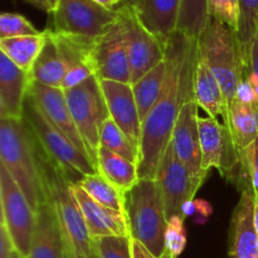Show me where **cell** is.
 Wrapping results in <instances>:
<instances>
[{"instance_id":"1","label":"cell","mask_w":258,"mask_h":258,"mask_svg":"<svg viewBox=\"0 0 258 258\" xmlns=\"http://www.w3.org/2000/svg\"><path fill=\"white\" fill-rule=\"evenodd\" d=\"M198 60V39L176 30L166 43L168 73L163 91L143 122L139 158L140 179L155 180L161 159L171 143L181 107L194 100Z\"/></svg>"},{"instance_id":"2","label":"cell","mask_w":258,"mask_h":258,"mask_svg":"<svg viewBox=\"0 0 258 258\" xmlns=\"http://www.w3.org/2000/svg\"><path fill=\"white\" fill-rule=\"evenodd\" d=\"M0 165L12 175L35 212L49 201L37 144L23 120L0 118Z\"/></svg>"},{"instance_id":"3","label":"cell","mask_w":258,"mask_h":258,"mask_svg":"<svg viewBox=\"0 0 258 258\" xmlns=\"http://www.w3.org/2000/svg\"><path fill=\"white\" fill-rule=\"evenodd\" d=\"M37 148L48 198L54 208L70 258H95L93 238L73 194V183L57 164L43 154L39 146L37 145Z\"/></svg>"},{"instance_id":"4","label":"cell","mask_w":258,"mask_h":258,"mask_svg":"<svg viewBox=\"0 0 258 258\" xmlns=\"http://www.w3.org/2000/svg\"><path fill=\"white\" fill-rule=\"evenodd\" d=\"M125 214L131 238L145 246L155 258L160 257L166 251L168 218L156 180L140 179L125 194Z\"/></svg>"},{"instance_id":"5","label":"cell","mask_w":258,"mask_h":258,"mask_svg":"<svg viewBox=\"0 0 258 258\" xmlns=\"http://www.w3.org/2000/svg\"><path fill=\"white\" fill-rule=\"evenodd\" d=\"M198 45L199 55L216 76L229 110V106L236 100L244 73L236 30L209 18L203 33L198 38Z\"/></svg>"},{"instance_id":"6","label":"cell","mask_w":258,"mask_h":258,"mask_svg":"<svg viewBox=\"0 0 258 258\" xmlns=\"http://www.w3.org/2000/svg\"><path fill=\"white\" fill-rule=\"evenodd\" d=\"M23 121L43 154L57 164L73 184L83 176L98 173L91 159L49 122L29 95L24 103Z\"/></svg>"},{"instance_id":"7","label":"cell","mask_w":258,"mask_h":258,"mask_svg":"<svg viewBox=\"0 0 258 258\" xmlns=\"http://www.w3.org/2000/svg\"><path fill=\"white\" fill-rule=\"evenodd\" d=\"M64 95L88 158L96 166L101 130L105 121L111 117L100 80L92 76L81 85L66 90Z\"/></svg>"},{"instance_id":"8","label":"cell","mask_w":258,"mask_h":258,"mask_svg":"<svg viewBox=\"0 0 258 258\" xmlns=\"http://www.w3.org/2000/svg\"><path fill=\"white\" fill-rule=\"evenodd\" d=\"M117 20V9H108L95 0H58L49 29L58 34L97 39Z\"/></svg>"},{"instance_id":"9","label":"cell","mask_w":258,"mask_h":258,"mask_svg":"<svg viewBox=\"0 0 258 258\" xmlns=\"http://www.w3.org/2000/svg\"><path fill=\"white\" fill-rule=\"evenodd\" d=\"M0 224L7 228L15 252L22 258H28L37 223V212L3 165H0Z\"/></svg>"},{"instance_id":"10","label":"cell","mask_w":258,"mask_h":258,"mask_svg":"<svg viewBox=\"0 0 258 258\" xmlns=\"http://www.w3.org/2000/svg\"><path fill=\"white\" fill-rule=\"evenodd\" d=\"M199 136L203 170L209 173L217 169L227 181L236 185L241 169V151L231 128L216 118L199 116Z\"/></svg>"},{"instance_id":"11","label":"cell","mask_w":258,"mask_h":258,"mask_svg":"<svg viewBox=\"0 0 258 258\" xmlns=\"http://www.w3.org/2000/svg\"><path fill=\"white\" fill-rule=\"evenodd\" d=\"M118 19L122 24L123 33L127 45L128 63H130L131 85L138 82L149 71L165 60L166 43L159 39L156 35L140 22L133 9L122 4L118 8Z\"/></svg>"},{"instance_id":"12","label":"cell","mask_w":258,"mask_h":258,"mask_svg":"<svg viewBox=\"0 0 258 258\" xmlns=\"http://www.w3.org/2000/svg\"><path fill=\"white\" fill-rule=\"evenodd\" d=\"M155 180L160 189L168 221L174 216L185 218V207L191 203L196 193L204 183V180L190 175L176 156L171 143L161 159Z\"/></svg>"},{"instance_id":"13","label":"cell","mask_w":258,"mask_h":258,"mask_svg":"<svg viewBox=\"0 0 258 258\" xmlns=\"http://www.w3.org/2000/svg\"><path fill=\"white\" fill-rule=\"evenodd\" d=\"M91 64L100 81L131 83L127 45L120 19L95 40L91 52Z\"/></svg>"},{"instance_id":"14","label":"cell","mask_w":258,"mask_h":258,"mask_svg":"<svg viewBox=\"0 0 258 258\" xmlns=\"http://www.w3.org/2000/svg\"><path fill=\"white\" fill-rule=\"evenodd\" d=\"M171 145L179 160L191 176L206 180L209 173L203 170L201 136H199V106L196 100L184 103L171 136Z\"/></svg>"},{"instance_id":"15","label":"cell","mask_w":258,"mask_h":258,"mask_svg":"<svg viewBox=\"0 0 258 258\" xmlns=\"http://www.w3.org/2000/svg\"><path fill=\"white\" fill-rule=\"evenodd\" d=\"M110 116L140 153L143 121L131 83L100 81Z\"/></svg>"},{"instance_id":"16","label":"cell","mask_w":258,"mask_h":258,"mask_svg":"<svg viewBox=\"0 0 258 258\" xmlns=\"http://www.w3.org/2000/svg\"><path fill=\"white\" fill-rule=\"evenodd\" d=\"M241 198L231 218L228 237L229 258H258V236L254 228L256 196L251 185L241 190Z\"/></svg>"},{"instance_id":"17","label":"cell","mask_w":258,"mask_h":258,"mask_svg":"<svg viewBox=\"0 0 258 258\" xmlns=\"http://www.w3.org/2000/svg\"><path fill=\"white\" fill-rule=\"evenodd\" d=\"M28 95L37 103V106L40 108L43 115L49 120V122L57 130H59L73 145L77 146L83 154L87 155L86 146L77 127H76L72 113L68 107L64 91L62 88L48 87V86L32 81Z\"/></svg>"},{"instance_id":"18","label":"cell","mask_w":258,"mask_h":258,"mask_svg":"<svg viewBox=\"0 0 258 258\" xmlns=\"http://www.w3.org/2000/svg\"><path fill=\"white\" fill-rule=\"evenodd\" d=\"M32 77L0 54V118L22 121Z\"/></svg>"},{"instance_id":"19","label":"cell","mask_w":258,"mask_h":258,"mask_svg":"<svg viewBox=\"0 0 258 258\" xmlns=\"http://www.w3.org/2000/svg\"><path fill=\"white\" fill-rule=\"evenodd\" d=\"M53 35L66 64L63 91L71 90L95 76L91 64V52L96 39L58 33H53Z\"/></svg>"},{"instance_id":"20","label":"cell","mask_w":258,"mask_h":258,"mask_svg":"<svg viewBox=\"0 0 258 258\" xmlns=\"http://www.w3.org/2000/svg\"><path fill=\"white\" fill-rule=\"evenodd\" d=\"M72 190L92 238L106 236H130L126 214L102 206L72 184Z\"/></svg>"},{"instance_id":"21","label":"cell","mask_w":258,"mask_h":258,"mask_svg":"<svg viewBox=\"0 0 258 258\" xmlns=\"http://www.w3.org/2000/svg\"><path fill=\"white\" fill-rule=\"evenodd\" d=\"M123 4L163 42H168L178 29L181 0H126Z\"/></svg>"},{"instance_id":"22","label":"cell","mask_w":258,"mask_h":258,"mask_svg":"<svg viewBox=\"0 0 258 258\" xmlns=\"http://www.w3.org/2000/svg\"><path fill=\"white\" fill-rule=\"evenodd\" d=\"M28 258H70L50 201L37 211V223Z\"/></svg>"},{"instance_id":"23","label":"cell","mask_w":258,"mask_h":258,"mask_svg":"<svg viewBox=\"0 0 258 258\" xmlns=\"http://www.w3.org/2000/svg\"><path fill=\"white\" fill-rule=\"evenodd\" d=\"M194 100L199 107L208 113L209 117L216 118L228 126V103L216 76L201 55L197 64L194 80Z\"/></svg>"},{"instance_id":"24","label":"cell","mask_w":258,"mask_h":258,"mask_svg":"<svg viewBox=\"0 0 258 258\" xmlns=\"http://www.w3.org/2000/svg\"><path fill=\"white\" fill-rule=\"evenodd\" d=\"M45 30H47V40L30 71V77L32 81L40 85L53 88H62L66 77V64L52 30L49 28Z\"/></svg>"},{"instance_id":"25","label":"cell","mask_w":258,"mask_h":258,"mask_svg":"<svg viewBox=\"0 0 258 258\" xmlns=\"http://www.w3.org/2000/svg\"><path fill=\"white\" fill-rule=\"evenodd\" d=\"M97 171L122 193L130 191L140 180L139 166L115 153L100 148L97 154Z\"/></svg>"},{"instance_id":"26","label":"cell","mask_w":258,"mask_h":258,"mask_svg":"<svg viewBox=\"0 0 258 258\" xmlns=\"http://www.w3.org/2000/svg\"><path fill=\"white\" fill-rule=\"evenodd\" d=\"M228 127L233 135L236 145L239 151L258 140V102L246 103L239 100L229 106Z\"/></svg>"},{"instance_id":"27","label":"cell","mask_w":258,"mask_h":258,"mask_svg":"<svg viewBox=\"0 0 258 258\" xmlns=\"http://www.w3.org/2000/svg\"><path fill=\"white\" fill-rule=\"evenodd\" d=\"M47 40V30L38 35L5 38L0 39V52L7 55L15 66L24 72L30 73L38 55Z\"/></svg>"},{"instance_id":"28","label":"cell","mask_w":258,"mask_h":258,"mask_svg":"<svg viewBox=\"0 0 258 258\" xmlns=\"http://www.w3.org/2000/svg\"><path fill=\"white\" fill-rule=\"evenodd\" d=\"M166 73H168V66H166L165 58V60L159 63L156 67L149 71L144 77H141L138 82L133 85L136 103H138L143 122L160 97L166 80Z\"/></svg>"},{"instance_id":"29","label":"cell","mask_w":258,"mask_h":258,"mask_svg":"<svg viewBox=\"0 0 258 258\" xmlns=\"http://www.w3.org/2000/svg\"><path fill=\"white\" fill-rule=\"evenodd\" d=\"M76 185L80 186L88 197L102 206L125 213V193L103 178L100 173L86 175Z\"/></svg>"},{"instance_id":"30","label":"cell","mask_w":258,"mask_h":258,"mask_svg":"<svg viewBox=\"0 0 258 258\" xmlns=\"http://www.w3.org/2000/svg\"><path fill=\"white\" fill-rule=\"evenodd\" d=\"M239 25L237 30L242 60L247 67L251 57V48L258 32V0H239Z\"/></svg>"},{"instance_id":"31","label":"cell","mask_w":258,"mask_h":258,"mask_svg":"<svg viewBox=\"0 0 258 258\" xmlns=\"http://www.w3.org/2000/svg\"><path fill=\"white\" fill-rule=\"evenodd\" d=\"M207 0H181L178 32L198 39L208 23Z\"/></svg>"},{"instance_id":"32","label":"cell","mask_w":258,"mask_h":258,"mask_svg":"<svg viewBox=\"0 0 258 258\" xmlns=\"http://www.w3.org/2000/svg\"><path fill=\"white\" fill-rule=\"evenodd\" d=\"M100 148L117 154L133 163H136L139 166L140 153L111 117L105 121L102 130H101Z\"/></svg>"},{"instance_id":"33","label":"cell","mask_w":258,"mask_h":258,"mask_svg":"<svg viewBox=\"0 0 258 258\" xmlns=\"http://www.w3.org/2000/svg\"><path fill=\"white\" fill-rule=\"evenodd\" d=\"M96 253L100 258H134L130 236H106L93 238Z\"/></svg>"},{"instance_id":"34","label":"cell","mask_w":258,"mask_h":258,"mask_svg":"<svg viewBox=\"0 0 258 258\" xmlns=\"http://www.w3.org/2000/svg\"><path fill=\"white\" fill-rule=\"evenodd\" d=\"M29 20L20 14L15 13H3L0 15V39L15 37H25V35L40 34Z\"/></svg>"},{"instance_id":"35","label":"cell","mask_w":258,"mask_h":258,"mask_svg":"<svg viewBox=\"0 0 258 258\" xmlns=\"http://www.w3.org/2000/svg\"><path fill=\"white\" fill-rule=\"evenodd\" d=\"M247 185L258 189V140L241 151V169L236 186L239 190Z\"/></svg>"},{"instance_id":"36","label":"cell","mask_w":258,"mask_h":258,"mask_svg":"<svg viewBox=\"0 0 258 258\" xmlns=\"http://www.w3.org/2000/svg\"><path fill=\"white\" fill-rule=\"evenodd\" d=\"M208 17L228 25L233 30H238L239 25V0H207Z\"/></svg>"},{"instance_id":"37","label":"cell","mask_w":258,"mask_h":258,"mask_svg":"<svg viewBox=\"0 0 258 258\" xmlns=\"http://www.w3.org/2000/svg\"><path fill=\"white\" fill-rule=\"evenodd\" d=\"M184 217L174 216L168 221L165 231V248L174 258L183 253L186 246V231Z\"/></svg>"},{"instance_id":"38","label":"cell","mask_w":258,"mask_h":258,"mask_svg":"<svg viewBox=\"0 0 258 258\" xmlns=\"http://www.w3.org/2000/svg\"><path fill=\"white\" fill-rule=\"evenodd\" d=\"M244 77L249 81L258 98V32L251 48V57L247 67H244Z\"/></svg>"},{"instance_id":"39","label":"cell","mask_w":258,"mask_h":258,"mask_svg":"<svg viewBox=\"0 0 258 258\" xmlns=\"http://www.w3.org/2000/svg\"><path fill=\"white\" fill-rule=\"evenodd\" d=\"M15 254L14 246L8 234L7 228L0 224V258H13Z\"/></svg>"},{"instance_id":"40","label":"cell","mask_w":258,"mask_h":258,"mask_svg":"<svg viewBox=\"0 0 258 258\" xmlns=\"http://www.w3.org/2000/svg\"><path fill=\"white\" fill-rule=\"evenodd\" d=\"M133 256L134 258H155L149 252V249L145 246L138 241L133 239Z\"/></svg>"},{"instance_id":"41","label":"cell","mask_w":258,"mask_h":258,"mask_svg":"<svg viewBox=\"0 0 258 258\" xmlns=\"http://www.w3.org/2000/svg\"><path fill=\"white\" fill-rule=\"evenodd\" d=\"M57 3L58 0H39V9L52 14L57 7Z\"/></svg>"},{"instance_id":"42","label":"cell","mask_w":258,"mask_h":258,"mask_svg":"<svg viewBox=\"0 0 258 258\" xmlns=\"http://www.w3.org/2000/svg\"><path fill=\"white\" fill-rule=\"evenodd\" d=\"M95 2L103 5V7L108 8V9H116L120 5H122L126 0H95Z\"/></svg>"},{"instance_id":"43","label":"cell","mask_w":258,"mask_h":258,"mask_svg":"<svg viewBox=\"0 0 258 258\" xmlns=\"http://www.w3.org/2000/svg\"><path fill=\"white\" fill-rule=\"evenodd\" d=\"M254 228H256L257 236H258V198L256 197V202H254Z\"/></svg>"},{"instance_id":"44","label":"cell","mask_w":258,"mask_h":258,"mask_svg":"<svg viewBox=\"0 0 258 258\" xmlns=\"http://www.w3.org/2000/svg\"><path fill=\"white\" fill-rule=\"evenodd\" d=\"M158 258H174V257H173V256H171V254H170V252L165 251V252H164V253H163V254H161V256H160V257H158Z\"/></svg>"},{"instance_id":"45","label":"cell","mask_w":258,"mask_h":258,"mask_svg":"<svg viewBox=\"0 0 258 258\" xmlns=\"http://www.w3.org/2000/svg\"><path fill=\"white\" fill-rule=\"evenodd\" d=\"M27 2H29L30 4L35 5L37 8H39V0H27Z\"/></svg>"},{"instance_id":"46","label":"cell","mask_w":258,"mask_h":258,"mask_svg":"<svg viewBox=\"0 0 258 258\" xmlns=\"http://www.w3.org/2000/svg\"><path fill=\"white\" fill-rule=\"evenodd\" d=\"M253 193H254V196L258 198V189H253Z\"/></svg>"},{"instance_id":"47","label":"cell","mask_w":258,"mask_h":258,"mask_svg":"<svg viewBox=\"0 0 258 258\" xmlns=\"http://www.w3.org/2000/svg\"><path fill=\"white\" fill-rule=\"evenodd\" d=\"M13 258H22V257H20V256H19V254H18V253H17V252H15L14 257H13Z\"/></svg>"},{"instance_id":"48","label":"cell","mask_w":258,"mask_h":258,"mask_svg":"<svg viewBox=\"0 0 258 258\" xmlns=\"http://www.w3.org/2000/svg\"><path fill=\"white\" fill-rule=\"evenodd\" d=\"M95 258H100V256H98V254L97 253H96V257Z\"/></svg>"}]
</instances>
